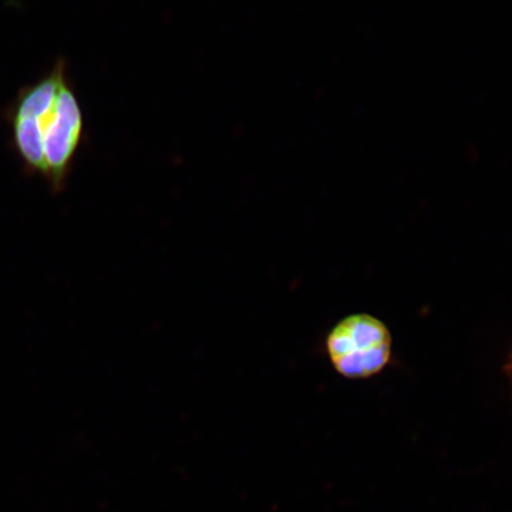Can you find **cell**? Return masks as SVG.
<instances>
[{"instance_id": "1", "label": "cell", "mask_w": 512, "mask_h": 512, "mask_svg": "<svg viewBox=\"0 0 512 512\" xmlns=\"http://www.w3.org/2000/svg\"><path fill=\"white\" fill-rule=\"evenodd\" d=\"M326 351L338 374L368 379L379 374L392 356V337L380 319L367 313L345 317L326 338Z\"/></svg>"}, {"instance_id": "2", "label": "cell", "mask_w": 512, "mask_h": 512, "mask_svg": "<svg viewBox=\"0 0 512 512\" xmlns=\"http://www.w3.org/2000/svg\"><path fill=\"white\" fill-rule=\"evenodd\" d=\"M46 178L51 190L61 192L83 140L85 119L68 80L62 83L53 111L42 119Z\"/></svg>"}]
</instances>
